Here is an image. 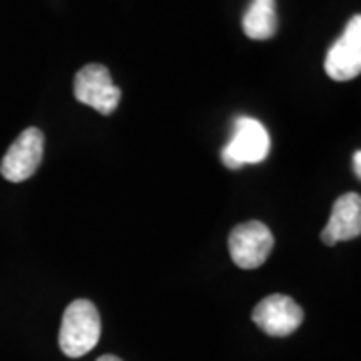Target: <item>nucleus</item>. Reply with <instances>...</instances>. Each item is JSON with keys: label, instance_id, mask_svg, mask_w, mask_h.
<instances>
[{"label": "nucleus", "instance_id": "obj_1", "mask_svg": "<svg viewBox=\"0 0 361 361\" xmlns=\"http://www.w3.org/2000/svg\"><path fill=\"white\" fill-rule=\"evenodd\" d=\"M101 339V315L89 299L73 301L63 313L59 345L68 357H82Z\"/></svg>", "mask_w": 361, "mask_h": 361}, {"label": "nucleus", "instance_id": "obj_2", "mask_svg": "<svg viewBox=\"0 0 361 361\" xmlns=\"http://www.w3.org/2000/svg\"><path fill=\"white\" fill-rule=\"evenodd\" d=\"M271 151V139L267 129L251 116H239L233 123L229 142L221 151V161L229 169H241L245 165L263 163Z\"/></svg>", "mask_w": 361, "mask_h": 361}, {"label": "nucleus", "instance_id": "obj_3", "mask_svg": "<svg viewBox=\"0 0 361 361\" xmlns=\"http://www.w3.org/2000/svg\"><path fill=\"white\" fill-rule=\"evenodd\" d=\"M275 239L271 229L261 221L237 225L229 235V253L233 263L241 269H257L273 251Z\"/></svg>", "mask_w": 361, "mask_h": 361}, {"label": "nucleus", "instance_id": "obj_4", "mask_svg": "<svg viewBox=\"0 0 361 361\" xmlns=\"http://www.w3.org/2000/svg\"><path fill=\"white\" fill-rule=\"evenodd\" d=\"M121 89L113 82L109 68L103 65L82 66L75 77V97L78 103L99 111L101 115L115 113L121 103Z\"/></svg>", "mask_w": 361, "mask_h": 361}, {"label": "nucleus", "instance_id": "obj_5", "mask_svg": "<svg viewBox=\"0 0 361 361\" xmlns=\"http://www.w3.org/2000/svg\"><path fill=\"white\" fill-rule=\"evenodd\" d=\"M44 155V135L37 127L23 130L11 145L0 163V175L11 183H23L30 179L42 163Z\"/></svg>", "mask_w": 361, "mask_h": 361}, {"label": "nucleus", "instance_id": "obj_6", "mask_svg": "<svg viewBox=\"0 0 361 361\" xmlns=\"http://www.w3.org/2000/svg\"><path fill=\"white\" fill-rule=\"evenodd\" d=\"M303 317V310L295 299L279 293L261 299L253 310V323L271 337L291 336L301 327Z\"/></svg>", "mask_w": 361, "mask_h": 361}, {"label": "nucleus", "instance_id": "obj_7", "mask_svg": "<svg viewBox=\"0 0 361 361\" xmlns=\"http://www.w3.org/2000/svg\"><path fill=\"white\" fill-rule=\"evenodd\" d=\"M325 73L334 80H351L361 73V16H353L325 56Z\"/></svg>", "mask_w": 361, "mask_h": 361}, {"label": "nucleus", "instance_id": "obj_8", "mask_svg": "<svg viewBox=\"0 0 361 361\" xmlns=\"http://www.w3.org/2000/svg\"><path fill=\"white\" fill-rule=\"evenodd\" d=\"M361 233V197L357 193L341 195L334 203L331 217L322 231L325 245H337L339 241H349Z\"/></svg>", "mask_w": 361, "mask_h": 361}, {"label": "nucleus", "instance_id": "obj_9", "mask_svg": "<svg viewBox=\"0 0 361 361\" xmlns=\"http://www.w3.org/2000/svg\"><path fill=\"white\" fill-rule=\"evenodd\" d=\"M243 30L253 40H267L275 37L277 32L275 0H251L243 16Z\"/></svg>", "mask_w": 361, "mask_h": 361}, {"label": "nucleus", "instance_id": "obj_10", "mask_svg": "<svg viewBox=\"0 0 361 361\" xmlns=\"http://www.w3.org/2000/svg\"><path fill=\"white\" fill-rule=\"evenodd\" d=\"M353 169H355V175L361 177V153L360 151H355V155H353Z\"/></svg>", "mask_w": 361, "mask_h": 361}, {"label": "nucleus", "instance_id": "obj_11", "mask_svg": "<svg viewBox=\"0 0 361 361\" xmlns=\"http://www.w3.org/2000/svg\"><path fill=\"white\" fill-rule=\"evenodd\" d=\"M97 361H123L121 357H116V355H103V357H99Z\"/></svg>", "mask_w": 361, "mask_h": 361}]
</instances>
